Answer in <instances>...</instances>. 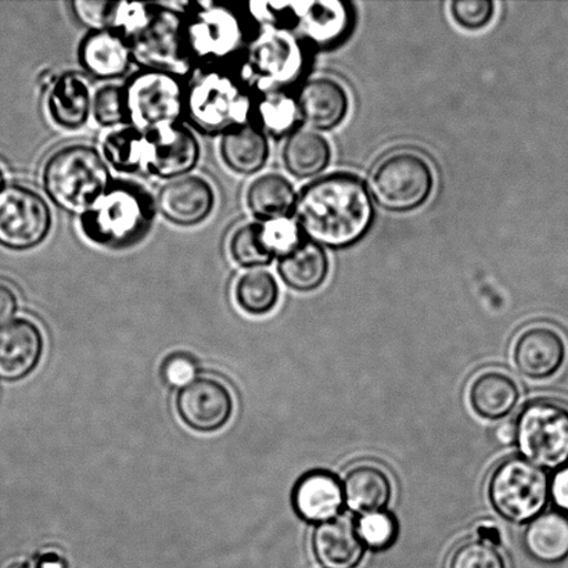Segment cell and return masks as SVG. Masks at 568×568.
I'll return each mask as SVG.
<instances>
[{"mask_svg":"<svg viewBox=\"0 0 568 568\" xmlns=\"http://www.w3.org/2000/svg\"><path fill=\"white\" fill-rule=\"evenodd\" d=\"M375 203L369 187L348 172L317 178L298 193L293 220L301 233L322 247L345 248L369 232Z\"/></svg>","mask_w":568,"mask_h":568,"instance_id":"obj_1","label":"cell"},{"mask_svg":"<svg viewBox=\"0 0 568 568\" xmlns=\"http://www.w3.org/2000/svg\"><path fill=\"white\" fill-rule=\"evenodd\" d=\"M183 38L194 70L247 65L263 30L242 2H191L181 6Z\"/></svg>","mask_w":568,"mask_h":568,"instance_id":"obj_2","label":"cell"},{"mask_svg":"<svg viewBox=\"0 0 568 568\" xmlns=\"http://www.w3.org/2000/svg\"><path fill=\"white\" fill-rule=\"evenodd\" d=\"M255 98L247 65L199 70L189 80L186 122L203 135H225L253 122Z\"/></svg>","mask_w":568,"mask_h":568,"instance_id":"obj_3","label":"cell"},{"mask_svg":"<svg viewBox=\"0 0 568 568\" xmlns=\"http://www.w3.org/2000/svg\"><path fill=\"white\" fill-rule=\"evenodd\" d=\"M158 215L155 197L146 187L130 180H114L80 215V226L94 246L124 252L146 241Z\"/></svg>","mask_w":568,"mask_h":568,"instance_id":"obj_4","label":"cell"},{"mask_svg":"<svg viewBox=\"0 0 568 568\" xmlns=\"http://www.w3.org/2000/svg\"><path fill=\"white\" fill-rule=\"evenodd\" d=\"M114 180L102 152L88 143L55 149L41 171L44 197L71 215L85 213Z\"/></svg>","mask_w":568,"mask_h":568,"instance_id":"obj_5","label":"cell"},{"mask_svg":"<svg viewBox=\"0 0 568 568\" xmlns=\"http://www.w3.org/2000/svg\"><path fill=\"white\" fill-rule=\"evenodd\" d=\"M189 80L164 70L133 71L122 85L130 126L150 133L186 124Z\"/></svg>","mask_w":568,"mask_h":568,"instance_id":"obj_6","label":"cell"},{"mask_svg":"<svg viewBox=\"0 0 568 568\" xmlns=\"http://www.w3.org/2000/svg\"><path fill=\"white\" fill-rule=\"evenodd\" d=\"M493 509L506 521L526 525L544 514L550 498L547 473L520 456L500 462L488 478Z\"/></svg>","mask_w":568,"mask_h":568,"instance_id":"obj_7","label":"cell"},{"mask_svg":"<svg viewBox=\"0 0 568 568\" xmlns=\"http://www.w3.org/2000/svg\"><path fill=\"white\" fill-rule=\"evenodd\" d=\"M436 186L433 166L422 154L399 150L378 161L369 178L373 203L389 213H410L430 199Z\"/></svg>","mask_w":568,"mask_h":568,"instance_id":"obj_8","label":"cell"},{"mask_svg":"<svg viewBox=\"0 0 568 568\" xmlns=\"http://www.w3.org/2000/svg\"><path fill=\"white\" fill-rule=\"evenodd\" d=\"M516 445L523 458L547 470L568 464V408L552 399H536L515 420Z\"/></svg>","mask_w":568,"mask_h":568,"instance_id":"obj_9","label":"cell"},{"mask_svg":"<svg viewBox=\"0 0 568 568\" xmlns=\"http://www.w3.org/2000/svg\"><path fill=\"white\" fill-rule=\"evenodd\" d=\"M53 225L52 207L37 189L8 183L0 192V247L31 252L48 241Z\"/></svg>","mask_w":568,"mask_h":568,"instance_id":"obj_10","label":"cell"},{"mask_svg":"<svg viewBox=\"0 0 568 568\" xmlns=\"http://www.w3.org/2000/svg\"><path fill=\"white\" fill-rule=\"evenodd\" d=\"M131 47L139 69L171 71L186 78H192L196 72L183 38L181 9L161 4L153 24Z\"/></svg>","mask_w":568,"mask_h":568,"instance_id":"obj_11","label":"cell"},{"mask_svg":"<svg viewBox=\"0 0 568 568\" xmlns=\"http://www.w3.org/2000/svg\"><path fill=\"white\" fill-rule=\"evenodd\" d=\"M305 67L304 41L290 32H263L247 60L250 74L260 89H290L303 77Z\"/></svg>","mask_w":568,"mask_h":568,"instance_id":"obj_12","label":"cell"},{"mask_svg":"<svg viewBox=\"0 0 568 568\" xmlns=\"http://www.w3.org/2000/svg\"><path fill=\"white\" fill-rule=\"evenodd\" d=\"M175 409L183 425L191 430L213 434L231 422L235 403L224 383L214 377L197 376L178 389Z\"/></svg>","mask_w":568,"mask_h":568,"instance_id":"obj_13","label":"cell"},{"mask_svg":"<svg viewBox=\"0 0 568 568\" xmlns=\"http://www.w3.org/2000/svg\"><path fill=\"white\" fill-rule=\"evenodd\" d=\"M144 174L172 181L191 175L202 160V144L187 124L146 133Z\"/></svg>","mask_w":568,"mask_h":568,"instance_id":"obj_14","label":"cell"},{"mask_svg":"<svg viewBox=\"0 0 568 568\" xmlns=\"http://www.w3.org/2000/svg\"><path fill=\"white\" fill-rule=\"evenodd\" d=\"M155 204L159 214L170 224L193 227L213 215L216 192L207 178L191 174L165 182L155 196Z\"/></svg>","mask_w":568,"mask_h":568,"instance_id":"obj_15","label":"cell"},{"mask_svg":"<svg viewBox=\"0 0 568 568\" xmlns=\"http://www.w3.org/2000/svg\"><path fill=\"white\" fill-rule=\"evenodd\" d=\"M44 337L41 327L28 317L0 326V382L19 383L41 364Z\"/></svg>","mask_w":568,"mask_h":568,"instance_id":"obj_16","label":"cell"},{"mask_svg":"<svg viewBox=\"0 0 568 568\" xmlns=\"http://www.w3.org/2000/svg\"><path fill=\"white\" fill-rule=\"evenodd\" d=\"M77 58L87 75L109 83L122 80L136 65L131 43L111 28L87 32L78 44Z\"/></svg>","mask_w":568,"mask_h":568,"instance_id":"obj_17","label":"cell"},{"mask_svg":"<svg viewBox=\"0 0 568 568\" xmlns=\"http://www.w3.org/2000/svg\"><path fill=\"white\" fill-rule=\"evenodd\" d=\"M294 514L308 525L337 520L345 506L343 481L328 470H310L292 489Z\"/></svg>","mask_w":568,"mask_h":568,"instance_id":"obj_18","label":"cell"},{"mask_svg":"<svg viewBox=\"0 0 568 568\" xmlns=\"http://www.w3.org/2000/svg\"><path fill=\"white\" fill-rule=\"evenodd\" d=\"M566 355V339L560 332L552 326L534 325L516 337L511 358L523 376L545 381L559 372Z\"/></svg>","mask_w":568,"mask_h":568,"instance_id":"obj_19","label":"cell"},{"mask_svg":"<svg viewBox=\"0 0 568 568\" xmlns=\"http://www.w3.org/2000/svg\"><path fill=\"white\" fill-rule=\"evenodd\" d=\"M301 121L314 131H331L345 120L349 97L342 82L316 77L301 83L294 92Z\"/></svg>","mask_w":568,"mask_h":568,"instance_id":"obj_20","label":"cell"},{"mask_svg":"<svg viewBox=\"0 0 568 568\" xmlns=\"http://www.w3.org/2000/svg\"><path fill=\"white\" fill-rule=\"evenodd\" d=\"M93 92L85 77L75 71L59 75L47 98L49 119L65 131L81 130L92 116Z\"/></svg>","mask_w":568,"mask_h":568,"instance_id":"obj_21","label":"cell"},{"mask_svg":"<svg viewBox=\"0 0 568 568\" xmlns=\"http://www.w3.org/2000/svg\"><path fill=\"white\" fill-rule=\"evenodd\" d=\"M311 549L322 568H356L366 554L355 526L347 520L316 526L311 536Z\"/></svg>","mask_w":568,"mask_h":568,"instance_id":"obj_22","label":"cell"},{"mask_svg":"<svg viewBox=\"0 0 568 568\" xmlns=\"http://www.w3.org/2000/svg\"><path fill=\"white\" fill-rule=\"evenodd\" d=\"M343 489L345 506L358 516L386 510L394 495L392 477L381 466L372 464L351 467Z\"/></svg>","mask_w":568,"mask_h":568,"instance_id":"obj_23","label":"cell"},{"mask_svg":"<svg viewBox=\"0 0 568 568\" xmlns=\"http://www.w3.org/2000/svg\"><path fill=\"white\" fill-rule=\"evenodd\" d=\"M220 155L227 169L235 174L253 176L268 164L270 138L254 121L250 122L221 136Z\"/></svg>","mask_w":568,"mask_h":568,"instance_id":"obj_24","label":"cell"},{"mask_svg":"<svg viewBox=\"0 0 568 568\" xmlns=\"http://www.w3.org/2000/svg\"><path fill=\"white\" fill-rule=\"evenodd\" d=\"M520 387L514 377L500 371H484L473 378L469 405L477 416L486 420H503L520 403Z\"/></svg>","mask_w":568,"mask_h":568,"instance_id":"obj_25","label":"cell"},{"mask_svg":"<svg viewBox=\"0 0 568 568\" xmlns=\"http://www.w3.org/2000/svg\"><path fill=\"white\" fill-rule=\"evenodd\" d=\"M353 24L351 4L342 0L305 2L298 30L301 39L316 47H334L343 41Z\"/></svg>","mask_w":568,"mask_h":568,"instance_id":"obj_26","label":"cell"},{"mask_svg":"<svg viewBox=\"0 0 568 568\" xmlns=\"http://www.w3.org/2000/svg\"><path fill=\"white\" fill-rule=\"evenodd\" d=\"M277 275L294 292L310 293L326 282L331 263L325 248L303 237L292 252L276 261Z\"/></svg>","mask_w":568,"mask_h":568,"instance_id":"obj_27","label":"cell"},{"mask_svg":"<svg viewBox=\"0 0 568 568\" xmlns=\"http://www.w3.org/2000/svg\"><path fill=\"white\" fill-rule=\"evenodd\" d=\"M332 160V148L322 133L311 128H297L286 138L282 149L284 169L297 180H311L322 174Z\"/></svg>","mask_w":568,"mask_h":568,"instance_id":"obj_28","label":"cell"},{"mask_svg":"<svg viewBox=\"0 0 568 568\" xmlns=\"http://www.w3.org/2000/svg\"><path fill=\"white\" fill-rule=\"evenodd\" d=\"M298 193L286 176L270 172L250 183L246 205L254 221L292 219Z\"/></svg>","mask_w":568,"mask_h":568,"instance_id":"obj_29","label":"cell"},{"mask_svg":"<svg viewBox=\"0 0 568 568\" xmlns=\"http://www.w3.org/2000/svg\"><path fill=\"white\" fill-rule=\"evenodd\" d=\"M523 547L532 559L554 565L568 558V517L548 511L528 523Z\"/></svg>","mask_w":568,"mask_h":568,"instance_id":"obj_30","label":"cell"},{"mask_svg":"<svg viewBox=\"0 0 568 568\" xmlns=\"http://www.w3.org/2000/svg\"><path fill=\"white\" fill-rule=\"evenodd\" d=\"M253 121L271 139L287 138L301 122L294 92L290 89L257 88Z\"/></svg>","mask_w":568,"mask_h":568,"instance_id":"obj_31","label":"cell"},{"mask_svg":"<svg viewBox=\"0 0 568 568\" xmlns=\"http://www.w3.org/2000/svg\"><path fill=\"white\" fill-rule=\"evenodd\" d=\"M146 133L133 126L111 131L102 144L103 158L111 170L121 175L144 174L146 164Z\"/></svg>","mask_w":568,"mask_h":568,"instance_id":"obj_32","label":"cell"},{"mask_svg":"<svg viewBox=\"0 0 568 568\" xmlns=\"http://www.w3.org/2000/svg\"><path fill=\"white\" fill-rule=\"evenodd\" d=\"M281 298L280 283L266 270L244 272L235 284V301L244 314L264 316L276 308Z\"/></svg>","mask_w":568,"mask_h":568,"instance_id":"obj_33","label":"cell"},{"mask_svg":"<svg viewBox=\"0 0 568 568\" xmlns=\"http://www.w3.org/2000/svg\"><path fill=\"white\" fill-rule=\"evenodd\" d=\"M227 250L233 263L243 270H265V266L276 263L261 221L247 222L236 227L227 243Z\"/></svg>","mask_w":568,"mask_h":568,"instance_id":"obj_34","label":"cell"},{"mask_svg":"<svg viewBox=\"0 0 568 568\" xmlns=\"http://www.w3.org/2000/svg\"><path fill=\"white\" fill-rule=\"evenodd\" d=\"M160 8L153 2H115L110 28L132 43L153 24Z\"/></svg>","mask_w":568,"mask_h":568,"instance_id":"obj_35","label":"cell"},{"mask_svg":"<svg viewBox=\"0 0 568 568\" xmlns=\"http://www.w3.org/2000/svg\"><path fill=\"white\" fill-rule=\"evenodd\" d=\"M244 6L261 30L293 33L298 30L305 2H248Z\"/></svg>","mask_w":568,"mask_h":568,"instance_id":"obj_36","label":"cell"},{"mask_svg":"<svg viewBox=\"0 0 568 568\" xmlns=\"http://www.w3.org/2000/svg\"><path fill=\"white\" fill-rule=\"evenodd\" d=\"M355 531L365 548L383 552L397 542L399 526L392 511L383 510L359 516L355 523Z\"/></svg>","mask_w":568,"mask_h":568,"instance_id":"obj_37","label":"cell"},{"mask_svg":"<svg viewBox=\"0 0 568 568\" xmlns=\"http://www.w3.org/2000/svg\"><path fill=\"white\" fill-rule=\"evenodd\" d=\"M92 119L99 126L120 130L130 126L124 88L119 83H105L93 92Z\"/></svg>","mask_w":568,"mask_h":568,"instance_id":"obj_38","label":"cell"},{"mask_svg":"<svg viewBox=\"0 0 568 568\" xmlns=\"http://www.w3.org/2000/svg\"><path fill=\"white\" fill-rule=\"evenodd\" d=\"M448 568H508V565L498 548L476 539L455 549Z\"/></svg>","mask_w":568,"mask_h":568,"instance_id":"obj_39","label":"cell"},{"mask_svg":"<svg viewBox=\"0 0 568 568\" xmlns=\"http://www.w3.org/2000/svg\"><path fill=\"white\" fill-rule=\"evenodd\" d=\"M199 362L186 351H175L165 356L160 366V377L166 387L181 389L197 377Z\"/></svg>","mask_w":568,"mask_h":568,"instance_id":"obj_40","label":"cell"},{"mask_svg":"<svg viewBox=\"0 0 568 568\" xmlns=\"http://www.w3.org/2000/svg\"><path fill=\"white\" fill-rule=\"evenodd\" d=\"M449 11L456 24L477 31L493 21L495 3L493 0H455L449 4Z\"/></svg>","mask_w":568,"mask_h":568,"instance_id":"obj_41","label":"cell"},{"mask_svg":"<svg viewBox=\"0 0 568 568\" xmlns=\"http://www.w3.org/2000/svg\"><path fill=\"white\" fill-rule=\"evenodd\" d=\"M114 4L110 0H72L70 9L78 24L89 32L110 28Z\"/></svg>","mask_w":568,"mask_h":568,"instance_id":"obj_42","label":"cell"},{"mask_svg":"<svg viewBox=\"0 0 568 568\" xmlns=\"http://www.w3.org/2000/svg\"><path fill=\"white\" fill-rule=\"evenodd\" d=\"M20 300L16 290L10 284L0 282V326L13 321L19 312Z\"/></svg>","mask_w":568,"mask_h":568,"instance_id":"obj_43","label":"cell"},{"mask_svg":"<svg viewBox=\"0 0 568 568\" xmlns=\"http://www.w3.org/2000/svg\"><path fill=\"white\" fill-rule=\"evenodd\" d=\"M550 498H552L556 508L568 514V466L556 471L550 480Z\"/></svg>","mask_w":568,"mask_h":568,"instance_id":"obj_44","label":"cell"},{"mask_svg":"<svg viewBox=\"0 0 568 568\" xmlns=\"http://www.w3.org/2000/svg\"><path fill=\"white\" fill-rule=\"evenodd\" d=\"M476 534L478 541L493 545L495 548L503 545V532H500L499 527L493 525V523H481L480 526H477Z\"/></svg>","mask_w":568,"mask_h":568,"instance_id":"obj_45","label":"cell"},{"mask_svg":"<svg viewBox=\"0 0 568 568\" xmlns=\"http://www.w3.org/2000/svg\"><path fill=\"white\" fill-rule=\"evenodd\" d=\"M495 436H497L498 442L505 445V447L514 445L516 443L515 422L504 423V425H500L497 428V433H495Z\"/></svg>","mask_w":568,"mask_h":568,"instance_id":"obj_46","label":"cell"},{"mask_svg":"<svg viewBox=\"0 0 568 568\" xmlns=\"http://www.w3.org/2000/svg\"><path fill=\"white\" fill-rule=\"evenodd\" d=\"M6 185H8V180H6L4 170L2 169V165H0V192L3 191Z\"/></svg>","mask_w":568,"mask_h":568,"instance_id":"obj_47","label":"cell"}]
</instances>
